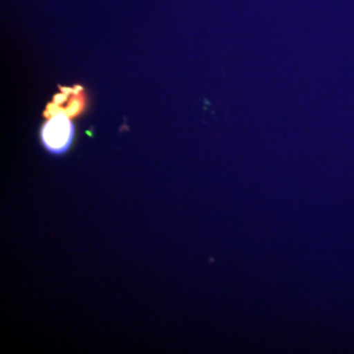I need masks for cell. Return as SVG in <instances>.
I'll return each instance as SVG.
<instances>
[{
    "label": "cell",
    "instance_id": "obj_1",
    "mask_svg": "<svg viewBox=\"0 0 354 354\" xmlns=\"http://www.w3.org/2000/svg\"><path fill=\"white\" fill-rule=\"evenodd\" d=\"M74 132L75 128L68 116L64 113H57L46 121L41 128V142L48 152L62 155L71 145Z\"/></svg>",
    "mask_w": 354,
    "mask_h": 354
}]
</instances>
